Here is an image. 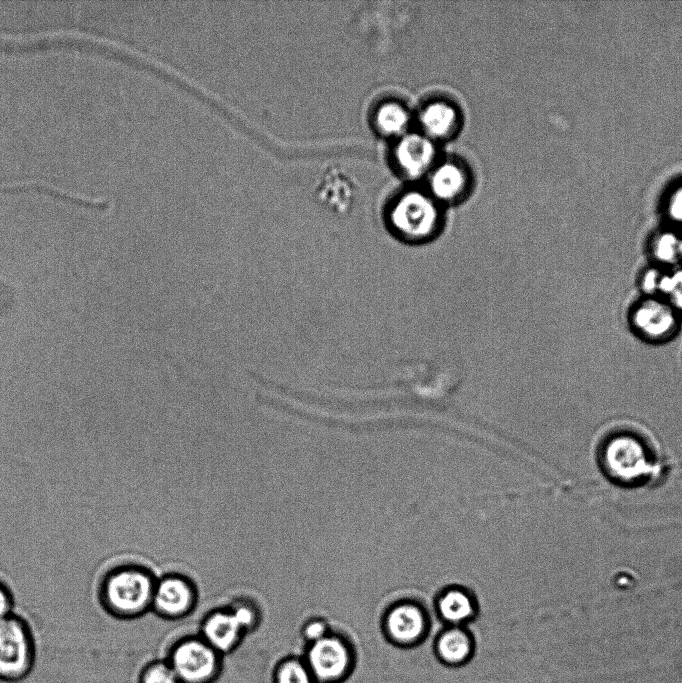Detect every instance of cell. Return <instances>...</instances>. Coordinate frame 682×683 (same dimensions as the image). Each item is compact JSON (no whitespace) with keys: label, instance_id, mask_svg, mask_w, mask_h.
<instances>
[{"label":"cell","instance_id":"6da1fadb","mask_svg":"<svg viewBox=\"0 0 682 683\" xmlns=\"http://www.w3.org/2000/svg\"><path fill=\"white\" fill-rule=\"evenodd\" d=\"M156 582L144 568L123 565L102 579L99 600L103 609L118 619H134L151 609Z\"/></svg>","mask_w":682,"mask_h":683},{"label":"cell","instance_id":"7a4b0ae2","mask_svg":"<svg viewBox=\"0 0 682 683\" xmlns=\"http://www.w3.org/2000/svg\"><path fill=\"white\" fill-rule=\"evenodd\" d=\"M386 222L395 238L411 245L432 241L441 229L435 202L420 192H408L396 198L387 210Z\"/></svg>","mask_w":682,"mask_h":683},{"label":"cell","instance_id":"3957f363","mask_svg":"<svg viewBox=\"0 0 682 683\" xmlns=\"http://www.w3.org/2000/svg\"><path fill=\"white\" fill-rule=\"evenodd\" d=\"M37 644L29 623L12 614L0 621V682L18 683L33 672Z\"/></svg>","mask_w":682,"mask_h":683},{"label":"cell","instance_id":"277c9868","mask_svg":"<svg viewBox=\"0 0 682 683\" xmlns=\"http://www.w3.org/2000/svg\"><path fill=\"white\" fill-rule=\"evenodd\" d=\"M223 657L197 635L176 641L165 659L180 683H214L222 673Z\"/></svg>","mask_w":682,"mask_h":683},{"label":"cell","instance_id":"5b68a950","mask_svg":"<svg viewBox=\"0 0 682 683\" xmlns=\"http://www.w3.org/2000/svg\"><path fill=\"white\" fill-rule=\"evenodd\" d=\"M302 656L316 683H342L353 671L354 655L351 645L332 632L307 644Z\"/></svg>","mask_w":682,"mask_h":683},{"label":"cell","instance_id":"8992f818","mask_svg":"<svg viewBox=\"0 0 682 683\" xmlns=\"http://www.w3.org/2000/svg\"><path fill=\"white\" fill-rule=\"evenodd\" d=\"M680 312L661 295H644L630 308L628 321L633 332L645 341L664 342L680 326Z\"/></svg>","mask_w":682,"mask_h":683},{"label":"cell","instance_id":"52a82bcc","mask_svg":"<svg viewBox=\"0 0 682 683\" xmlns=\"http://www.w3.org/2000/svg\"><path fill=\"white\" fill-rule=\"evenodd\" d=\"M195 601L192 584L184 577L171 575L156 582L151 609L161 617L179 619L191 612Z\"/></svg>","mask_w":682,"mask_h":683},{"label":"cell","instance_id":"ba28073f","mask_svg":"<svg viewBox=\"0 0 682 683\" xmlns=\"http://www.w3.org/2000/svg\"><path fill=\"white\" fill-rule=\"evenodd\" d=\"M247 634L234 609H220L208 614L202 622L200 636L221 655L235 651Z\"/></svg>","mask_w":682,"mask_h":683},{"label":"cell","instance_id":"9c48e42d","mask_svg":"<svg viewBox=\"0 0 682 683\" xmlns=\"http://www.w3.org/2000/svg\"><path fill=\"white\" fill-rule=\"evenodd\" d=\"M385 628L388 637L399 645L417 643L425 633L426 623L423 612L413 604H401L387 615Z\"/></svg>","mask_w":682,"mask_h":683},{"label":"cell","instance_id":"30bf717a","mask_svg":"<svg viewBox=\"0 0 682 683\" xmlns=\"http://www.w3.org/2000/svg\"><path fill=\"white\" fill-rule=\"evenodd\" d=\"M434 147L425 137L411 134L403 137L395 149V159L401 172L408 177H418L431 165Z\"/></svg>","mask_w":682,"mask_h":683},{"label":"cell","instance_id":"8fae6325","mask_svg":"<svg viewBox=\"0 0 682 683\" xmlns=\"http://www.w3.org/2000/svg\"><path fill=\"white\" fill-rule=\"evenodd\" d=\"M438 658L448 666H461L468 662L474 652L471 635L464 629L453 627L442 632L435 643Z\"/></svg>","mask_w":682,"mask_h":683},{"label":"cell","instance_id":"7c38bea8","mask_svg":"<svg viewBox=\"0 0 682 683\" xmlns=\"http://www.w3.org/2000/svg\"><path fill=\"white\" fill-rule=\"evenodd\" d=\"M465 185V172L454 163L441 165L435 170L431 178L433 194L445 201L457 199L463 193Z\"/></svg>","mask_w":682,"mask_h":683},{"label":"cell","instance_id":"4fadbf2b","mask_svg":"<svg viewBox=\"0 0 682 683\" xmlns=\"http://www.w3.org/2000/svg\"><path fill=\"white\" fill-rule=\"evenodd\" d=\"M420 123L430 136L444 137L455 130L457 112L448 103L434 102L423 109L420 115Z\"/></svg>","mask_w":682,"mask_h":683},{"label":"cell","instance_id":"5bb4252c","mask_svg":"<svg viewBox=\"0 0 682 683\" xmlns=\"http://www.w3.org/2000/svg\"><path fill=\"white\" fill-rule=\"evenodd\" d=\"M441 617L451 624H461L473 616L474 607L470 597L461 590H450L439 600Z\"/></svg>","mask_w":682,"mask_h":683},{"label":"cell","instance_id":"9a60e30c","mask_svg":"<svg viewBox=\"0 0 682 683\" xmlns=\"http://www.w3.org/2000/svg\"><path fill=\"white\" fill-rule=\"evenodd\" d=\"M273 683H316L303 656L290 655L279 660L272 673Z\"/></svg>","mask_w":682,"mask_h":683},{"label":"cell","instance_id":"2e32d148","mask_svg":"<svg viewBox=\"0 0 682 683\" xmlns=\"http://www.w3.org/2000/svg\"><path fill=\"white\" fill-rule=\"evenodd\" d=\"M409 121L407 111L398 103L387 102L381 105L375 114V124L379 132L385 135L401 133Z\"/></svg>","mask_w":682,"mask_h":683},{"label":"cell","instance_id":"e0dca14e","mask_svg":"<svg viewBox=\"0 0 682 683\" xmlns=\"http://www.w3.org/2000/svg\"><path fill=\"white\" fill-rule=\"evenodd\" d=\"M137 683H180V681L166 659H156L141 667Z\"/></svg>","mask_w":682,"mask_h":683},{"label":"cell","instance_id":"ac0fdd59","mask_svg":"<svg viewBox=\"0 0 682 683\" xmlns=\"http://www.w3.org/2000/svg\"><path fill=\"white\" fill-rule=\"evenodd\" d=\"M665 297L680 313H682V270L670 276H663L660 284Z\"/></svg>","mask_w":682,"mask_h":683},{"label":"cell","instance_id":"d6986e66","mask_svg":"<svg viewBox=\"0 0 682 683\" xmlns=\"http://www.w3.org/2000/svg\"><path fill=\"white\" fill-rule=\"evenodd\" d=\"M330 633L327 624L319 619H312L302 627L301 635L307 644L313 643Z\"/></svg>","mask_w":682,"mask_h":683},{"label":"cell","instance_id":"ffe728a7","mask_svg":"<svg viewBox=\"0 0 682 683\" xmlns=\"http://www.w3.org/2000/svg\"><path fill=\"white\" fill-rule=\"evenodd\" d=\"M13 598L8 588L0 582V621L13 614Z\"/></svg>","mask_w":682,"mask_h":683}]
</instances>
